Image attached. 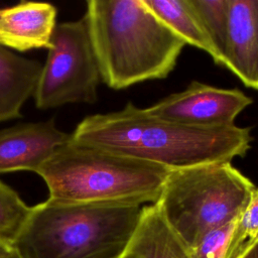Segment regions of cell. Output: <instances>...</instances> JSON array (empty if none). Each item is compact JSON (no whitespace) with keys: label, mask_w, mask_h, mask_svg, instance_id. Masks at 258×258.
Here are the masks:
<instances>
[{"label":"cell","mask_w":258,"mask_h":258,"mask_svg":"<svg viewBox=\"0 0 258 258\" xmlns=\"http://www.w3.org/2000/svg\"><path fill=\"white\" fill-rule=\"evenodd\" d=\"M81 144L163 166L169 170L246 155L251 129L237 125L202 128L162 120L132 103L118 111L90 115L71 134Z\"/></svg>","instance_id":"1"},{"label":"cell","mask_w":258,"mask_h":258,"mask_svg":"<svg viewBox=\"0 0 258 258\" xmlns=\"http://www.w3.org/2000/svg\"><path fill=\"white\" fill-rule=\"evenodd\" d=\"M84 17L101 80L113 90L165 79L185 46L143 0H89Z\"/></svg>","instance_id":"2"},{"label":"cell","mask_w":258,"mask_h":258,"mask_svg":"<svg viewBox=\"0 0 258 258\" xmlns=\"http://www.w3.org/2000/svg\"><path fill=\"white\" fill-rule=\"evenodd\" d=\"M141 213L138 205L47 198L29 207L11 247L19 258H119Z\"/></svg>","instance_id":"3"},{"label":"cell","mask_w":258,"mask_h":258,"mask_svg":"<svg viewBox=\"0 0 258 258\" xmlns=\"http://www.w3.org/2000/svg\"><path fill=\"white\" fill-rule=\"evenodd\" d=\"M169 169L84 145L72 138L39 168L48 199L76 203L155 204Z\"/></svg>","instance_id":"4"},{"label":"cell","mask_w":258,"mask_h":258,"mask_svg":"<svg viewBox=\"0 0 258 258\" xmlns=\"http://www.w3.org/2000/svg\"><path fill=\"white\" fill-rule=\"evenodd\" d=\"M254 183L231 161L169 170L155 205L188 249L210 231L240 217Z\"/></svg>","instance_id":"5"},{"label":"cell","mask_w":258,"mask_h":258,"mask_svg":"<svg viewBox=\"0 0 258 258\" xmlns=\"http://www.w3.org/2000/svg\"><path fill=\"white\" fill-rule=\"evenodd\" d=\"M33 94L37 109L93 104L101 75L85 17L56 24Z\"/></svg>","instance_id":"6"},{"label":"cell","mask_w":258,"mask_h":258,"mask_svg":"<svg viewBox=\"0 0 258 258\" xmlns=\"http://www.w3.org/2000/svg\"><path fill=\"white\" fill-rule=\"evenodd\" d=\"M252 102L238 89L194 81L185 90L168 95L145 110L153 117L181 125L218 128L235 125L238 115Z\"/></svg>","instance_id":"7"},{"label":"cell","mask_w":258,"mask_h":258,"mask_svg":"<svg viewBox=\"0 0 258 258\" xmlns=\"http://www.w3.org/2000/svg\"><path fill=\"white\" fill-rule=\"evenodd\" d=\"M71 134L57 128L53 119L19 123L0 129V174L39 168Z\"/></svg>","instance_id":"8"},{"label":"cell","mask_w":258,"mask_h":258,"mask_svg":"<svg viewBox=\"0 0 258 258\" xmlns=\"http://www.w3.org/2000/svg\"><path fill=\"white\" fill-rule=\"evenodd\" d=\"M223 66L258 90V0H230Z\"/></svg>","instance_id":"9"},{"label":"cell","mask_w":258,"mask_h":258,"mask_svg":"<svg viewBox=\"0 0 258 258\" xmlns=\"http://www.w3.org/2000/svg\"><path fill=\"white\" fill-rule=\"evenodd\" d=\"M57 8L51 3L21 1L0 8V44L16 51L51 46Z\"/></svg>","instance_id":"10"},{"label":"cell","mask_w":258,"mask_h":258,"mask_svg":"<svg viewBox=\"0 0 258 258\" xmlns=\"http://www.w3.org/2000/svg\"><path fill=\"white\" fill-rule=\"evenodd\" d=\"M119 258H192L155 204L142 207L137 227Z\"/></svg>","instance_id":"11"},{"label":"cell","mask_w":258,"mask_h":258,"mask_svg":"<svg viewBox=\"0 0 258 258\" xmlns=\"http://www.w3.org/2000/svg\"><path fill=\"white\" fill-rule=\"evenodd\" d=\"M41 69L38 60L0 44V123L22 116L21 109L33 97Z\"/></svg>","instance_id":"12"},{"label":"cell","mask_w":258,"mask_h":258,"mask_svg":"<svg viewBox=\"0 0 258 258\" xmlns=\"http://www.w3.org/2000/svg\"><path fill=\"white\" fill-rule=\"evenodd\" d=\"M144 4L185 44L213 57V48L188 0H143Z\"/></svg>","instance_id":"13"},{"label":"cell","mask_w":258,"mask_h":258,"mask_svg":"<svg viewBox=\"0 0 258 258\" xmlns=\"http://www.w3.org/2000/svg\"><path fill=\"white\" fill-rule=\"evenodd\" d=\"M213 48V59L223 66L228 27L230 0H188Z\"/></svg>","instance_id":"14"},{"label":"cell","mask_w":258,"mask_h":258,"mask_svg":"<svg viewBox=\"0 0 258 258\" xmlns=\"http://www.w3.org/2000/svg\"><path fill=\"white\" fill-rule=\"evenodd\" d=\"M28 211L19 195L0 180V241L11 246Z\"/></svg>","instance_id":"15"},{"label":"cell","mask_w":258,"mask_h":258,"mask_svg":"<svg viewBox=\"0 0 258 258\" xmlns=\"http://www.w3.org/2000/svg\"><path fill=\"white\" fill-rule=\"evenodd\" d=\"M258 239V188L240 215L232 233L225 258H239Z\"/></svg>","instance_id":"16"},{"label":"cell","mask_w":258,"mask_h":258,"mask_svg":"<svg viewBox=\"0 0 258 258\" xmlns=\"http://www.w3.org/2000/svg\"><path fill=\"white\" fill-rule=\"evenodd\" d=\"M237 220L207 233L195 247L189 249L192 258H225Z\"/></svg>","instance_id":"17"},{"label":"cell","mask_w":258,"mask_h":258,"mask_svg":"<svg viewBox=\"0 0 258 258\" xmlns=\"http://www.w3.org/2000/svg\"><path fill=\"white\" fill-rule=\"evenodd\" d=\"M239 258H258V239Z\"/></svg>","instance_id":"18"},{"label":"cell","mask_w":258,"mask_h":258,"mask_svg":"<svg viewBox=\"0 0 258 258\" xmlns=\"http://www.w3.org/2000/svg\"><path fill=\"white\" fill-rule=\"evenodd\" d=\"M12 251H13V249H12V247L9 244H7V243H5L3 241H0V257L9 254Z\"/></svg>","instance_id":"19"},{"label":"cell","mask_w":258,"mask_h":258,"mask_svg":"<svg viewBox=\"0 0 258 258\" xmlns=\"http://www.w3.org/2000/svg\"><path fill=\"white\" fill-rule=\"evenodd\" d=\"M0 258H19V257L17 256V254H16L14 251H12L11 253H9V254H7V255H5V256H2V257H0Z\"/></svg>","instance_id":"20"}]
</instances>
